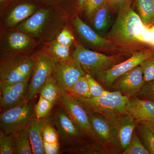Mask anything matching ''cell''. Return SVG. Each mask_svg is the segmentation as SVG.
Returning <instances> with one entry per match:
<instances>
[{
    "label": "cell",
    "mask_w": 154,
    "mask_h": 154,
    "mask_svg": "<svg viewBox=\"0 0 154 154\" xmlns=\"http://www.w3.org/2000/svg\"><path fill=\"white\" fill-rule=\"evenodd\" d=\"M143 122H145V123L148 124L149 125H150L154 129V119H151L148 121Z\"/></svg>",
    "instance_id": "cell-42"
},
{
    "label": "cell",
    "mask_w": 154,
    "mask_h": 154,
    "mask_svg": "<svg viewBox=\"0 0 154 154\" xmlns=\"http://www.w3.org/2000/svg\"><path fill=\"white\" fill-rule=\"evenodd\" d=\"M154 55V47L136 51L120 63L96 75L95 78L105 89L110 90L116 80L126 72L138 66L146 59Z\"/></svg>",
    "instance_id": "cell-8"
},
{
    "label": "cell",
    "mask_w": 154,
    "mask_h": 154,
    "mask_svg": "<svg viewBox=\"0 0 154 154\" xmlns=\"http://www.w3.org/2000/svg\"><path fill=\"white\" fill-rule=\"evenodd\" d=\"M50 120V119L48 117L38 119L35 116L26 126L33 154H45L43 146L42 130L45 125L49 122Z\"/></svg>",
    "instance_id": "cell-19"
},
{
    "label": "cell",
    "mask_w": 154,
    "mask_h": 154,
    "mask_svg": "<svg viewBox=\"0 0 154 154\" xmlns=\"http://www.w3.org/2000/svg\"><path fill=\"white\" fill-rule=\"evenodd\" d=\"M111 11L119 12L122 9L130 7L131 0H106Z\"/></svg>",
    "instance_id": "cell-38"
},
{
    "label": "cell",
    "mask_w": 154,
    "mask_h": 154,
    "mask_svg": "<svg viewBox=\"0 0 154 154\" xmlns=\"http://www.w3.org/2000/svg\"><path fill=\"white\" fill-rule=\"evenodd\" d=\"M110 11L111 9L106 0L96 10L91 19L95 30L99 32L106 30L110 22Z\"/></svg>",
    "instance_id": "cell-21"
},
{
    "label": "cell",
    "mask_w": 154,
    "mask_h": 154,
    "mask_svg": "<svg viewBox=\"0 0 154 154\" xmlns=\"http://www.w3.org/2000/svg\"><path fill=\"white\" fill-rule=\"evenodd\" d=\"M140 66L143 73L145 82L154 80V55L143 61Z\"/></svg>",
    "instance_id": "cell-32"
},
{
    "label": "cell",
    "mask_w": 154,
    "mask_h": 154,
    "mask_svg": "<svg viewBox=\"0 0 154 154\" xmlns=\"http://www.w3.org/2000/svg\"><path fill=\"white\" fill-rule=\"evenodd\" d=\"M86 78L89 84L91 97H96L106 94L109 91L105 90L101 84L91 75L87 74Z\"/></svg>",
    "instance_id": "cell-31"
},
{
    "label": "cell",
    "mask_w": 154,
    "mask_h": 154,
    "mask_svg": "<svg viewBox=\"0 0 154 154\" xmlns=\"http://www.w3.org/2000/svg\"><path fill=\"white\" fill-rule=\"evenodd\" d=\"M15 134H7L0 131V154H15Z\"/></svg>",
    "instance_id": "cell-28"
},
{
    "label": "cell",
    "mask_w": 154,
    "mask_h": 154,
    "mask_svg": "<svg viewBox=\"0 0 154 154\" xmlns=\"http://www.w3.org/2000/svg\"><path fill=\"white\" fill-rule=\"evenodd\" d=\"M59 102L61 107L83 133L92 138L97 143V138L91 125L89 114L83 105L63 89Z\"/></svg>",
    "instance_id": "cell-11"
},
{
    "label": "cell",
    "mask_w": 154,
    "mask_h": 154,
    "mask_svg": "<svg viewBox=\"0 0 154 154\" xmlns=\"http://www.w3.org/2000/svg\"><path fill=\"white\" fill-rule=\"evenodd\" d=\"M59 11L53 7H42L18 25L17 29L39 41L50 42L63 27V19Z\"/></svg>",
    "instance_id": "cell-2"
},
{
    "label": "cell",
    "mask_w": 154,
    "mask_h": 154,
    "mask_svg": "<svg viewBox=\"0 0 154 154\" xmlns=\"http://www.w3.org/2000/svg\"><path fill=\"white\" fill-rule=\"evenodd\" d=\"M47 51L57 60H65L72 57L71 47L60 44L54 38L49 42Z\"/></svg>",
    "instance_id": "cell-27"
},
{
    "label": "cell",
    "mask_w": 154,
    "mask_h": 154,
    "mask_svg": "<svg viewBox=\"0 0 154 154\" xmlns=\"http://www.w3.org/2000/svg\"><path fill=\"white\" fill-rule=\"evenodd\" d=\"M54 38L60 44L70 47L75 42L72 32L66 27L63 28Z\"/></svg>",
    "instance_id": "cell-33"
},
{
    "label": "cell",
    "mask_w": 154,
    "mask_h": 154,
    "mask_svg": "<svg viewBox=\"0 0 154 154\" xmlns=\"http://www.w3.org/2000/svg\"><path fill=\"white\" fill-rule=\"evenodd\" d=\"M125 112L137 122L154 119V102L137 97L129 98Z\"/></svg>",
    "instance_id": "cell-17"
},
{
    "label": "cell",
    "mask_w": 154,
    "mask_h": 154,
    "mask_svg": "<svg viewBox=\"0 0 154 154\" xmlns=\"http://www.w3.org/2000/svg\"><path fill=\"white\" fill-rule=\"evenodd\" d=\"M87 111L98 113L107 119L113 127L125 112L129 98L117 91H110L102 96L87 98H75Z\"/></svg>",
    "instance_id": "cell-3"
},
{
    "label": "cell",
    "mask_w": 154,
    "mask_h": 154,
    "mask_svg": "<svg viewBox=\"0 0 154 154\" xmlns=\"http://www.w3.org/2000/svg\"><path fill=\"white\" fill-rule=\"evenodd\" d=\"M106 0H87L85 5L86 15L88 19H91L94 13Z\"/></svg>",
    "instance_id": "cell-37"
},
{
    "label": "cell",
    "mask_w": 154,
    "mask_h": 154,
    "mask_svg": "<svg viewBox=\"0 0 154 154\" xmlns=\"http://www.w3.org/2000/svg\"><path fill=\"white\" fill-rule=\"evenodd\" d=\"M145 83L143 72L139 65L117 78L110 90L117 91L129 98L136 97Z\"/></svg>",
    "instance_id": "cell-13"
},
{
    "label": "cell",
    "mask_w": 154,
    "mask_h": 154,
    "mask_svg": "<svg viewBox=\"0 0 154 154\" xmlns=\"http://www.w3.org/2000/svg\"><path fill=\"white\" fill-rule=\"evenodd\" d=\"M34 63V55L2 57L0 65V84H14L30 78Z\"/></svg>",
    "instance_id": "cell-5"
},
{
    "label": "cell",
    "mask_w": 154,
    "mask_h": 154,
    "mask_svg": "<svg viewBox=\"0 0 154 154\" xmlns=\"http://www.w3.org/2000/svg\"><path fill=\"white\" fill-rule=\"evenodd\" d=\"M122 154H149L147 149L146 148L141 141L140 139L137 134L134 131L130 142L122 152Z\"/></svg>",
    "instance_id": "cell-29"
},
{
    "label": "cell",
    "mask_w": 154,
    "mask_h": 154,
    "mask_svg": "<svg viewBox=\"0 0 154 154\" xmlns=\"http://www.w3.org/2000/svg\"><path fill=\"white\" fill-rule=\"evenodd\" d=\"M54 105L47 99L41 96L37 104L34 107L35 116L38 119H43L48 117Z\"/></svg>",
    "instance_id": "cell-30"
},
{
    "label": "cell",
    "mask_w": 154,
    "mask_h": 154,
    "mask_svg": "<svg viewBox=\"0 0 154 154\" xmlns=\"http://www.w3.org/2000/svg\"><path fill=\"white\" fill-rule=\"evenodd\" d=\"M87 0H76L77 6L80 11L85 9V5Z\"/></svg>",
    "instance_id": "cell-40"
},
{
    "label": "cell",
    "mask_w": 154,
    "mask_h": 154,
    "mask_svg": "<svg viewBox=\"0 0 154 154\" xmlns=\"http://www.w3.org/2000/svg\"><path fill=\"white\" fill-rule=\"evenodd\" d=\"M86 75L80 78L73 85L64 91L75 98H91L89 84Z\"/></svg>",
    "instance_id": "cell-26"
},
{
    "label": "cell",
    "mask_w": 154,
    "mask_h": 154,
    "mask_svg": "<svg viewBox=\"0 0 154 154\" xmlns=\"http://www.w3.org/2000/svg\"><path fill=\"white\" fill-rule=\"evenodd\" d=\"M34 55L35 63L26 96L28 101H32L52 75L57 60L47 51H39Z\"/></svg>",
    "instance_id": "cell-7"
},
{
    "label": "cell",
    "mask_w": 154,
    "mask_h": 154,
    "mask_svg": "<svg viewBox=\"0 0 154 154\" xmlns=\"http://www.w3.org/2000/svg\"><path fill=\"white\" fill-rule=\"evenodd\" d=\"M88 112L98 144L106 153L121 152L119 147L115 130L111 123L101 114Z\"/></svg>",
    "instance_id": "cell-10"
},
{
    "label": "cell",
    "mask_w": 154,
    "mask_h": 154,
    "mask_svg": "<svg viewBox=\"0 0 154 154\" xmlns=\"http://www.w3.org/2000/svg\"><path fill=\"white\" fill-rule=\"evenodd\" d=\"M62 91V89L52 75L42 88L38 94L54 105L59 102Z\"/></svg>",
    "instance_id": "cell-22"
},
{
    "label": "cell",
    "mask_w": 154,
    "mask_h": 154,
    "mask_svg": "<svg viewBox=\"0 0 154 154\" xmlns=\"http://www.w3.org/2000/svg\"><path fill=\"white\" fill-rule=\"evenodd\" d=\"M137 122L131 116L125 113L114 127L120 152L122 153L130 142Z\"/></svg>",
    "instance_id": "cell-18"
},
{
    "label": "cell",
    "mask_w": 154,
    "mask_h": 154,
    "mask_svg": "<svg viewBox=\"0 0 154 154\" xmlns=\"http://www.w3.org/2000/svg\"><path fill=\"white\" fill-rule=\"evenodd\" d=\"M2 57L27 54L36 46L35 39L20 30L9 31L2 36Z\"/></svg>",
    "instance_id": "cell-12"
},
{
    "label": "cell",
    "mask_w": 154,
    "mask_h": 154,
    "mask_svg": "<svg viewBox=\"0 0 154 154\" xmlns=\"http://www.w3.org/2000/svg\"><path fill=\"white\" fill-rule=\"evenodd\" d=\"M35 116L33 103L26 99L2 110L0 115L1 129L6 134H16L19 130L26 127Z\"/></svg>",
    "instance_id": "cell-6"
},
{
    "label": "cell",
    "mask_w": 154,
    "mask_h": 154,
    "mask_svg": "<svg viewBox=\"0 0 154 154\" xmlns=\"http://www.w3.org/2000/svg\"><path fill=\"white\" fill-rule=\"evenodd\" d=\"M105 38L126 53L132 54L148 45L154 47L153 25H144L131 6L119 11L116 20Z\"/></svg>",
    "instance_id": "cell-1"
},
{
    "label": "cell",
    "mask_w": 154,
    "mask_h": 154,
    "mask_svg": "<svg viewBox=\"0 0 154 154\" xmlns=\"http://www.w3.org/2000/svg\"><path fill=\"white\" fill-rule=\"evenodd\" d=\"M138 15L146 26L154 25V0H136Z\"/></svg>",
    "instance_id": "cell-23"
},
{
    "label": "cell",
    "mask_w": 154,
    "mask_h": 154,
    "mask_svg": "<svg viewBox=\"0 0 154 154\" xmlns=\"http://www.w3.org/2000/svg\"><path fill=\"white\" fill-rule=\"evenodd\" d=\"M30 78L14 84H0L1 109L5 110L26 100Z\"/></svg>",
    "instance_id": "cell-16"
},
{
    "label": "cell",
    "mask_w": 154,
    "mask_h": 154,
    "mask_svg": "<svg viewBox=\"0 0 154 154\" xmlns=\"http://www.w3.org/2000/svg\"><path fill=\"white\" fill-rule=\"evenodd\" d=\"M58 134L56 130L50 124V122L45 125L42 130L43 141L48 143H58Z\"/></svg>",
    "instance_id": "cell-34"
},
{
    "label": "cell",
    "mask_w": 154,
    "mask_h": 154,
    "mask_svg": "<svg viewBox=\"0 0 154 154\" xmlns=\"http://www.w3.org/2000/svg\"><path fill=\"white\" fill-rule=\"evenodd\" d=\"M87 73L72 57L65 60H56L52 75L60 88L65 90Z\"/></svg>",
    "instance_id": "cell-14"
},
{
    "label": "cell",
    "mask_w": 154,
    "mask_h": 154,
    "mask_svg": "<svg viewBox=\"0 0 154 154\" xmlns=\"http://www.w3.org/2000/svg\"><path fill=\"white\" fill-rule=\"evenodd\" d=\"M132 55L131 54L120 53L107 55L87 49L84 45L75 42L72 57L81 65L87 74L94 77L120 63Z\"/></svg>",
    "instance_id": "cell-4"
},
{
    "label": "cell",
    "mask_w": 154,
    "mask_h": 154,
    "mask_svg": "<svg viewBox=\"0 0 154 154\" xmlns=\"http://www.w3.org/2000/svg\"><path fill=\"white\" fill-rule=\"evenodd\" d=\"M72 23L83 44L108 54L124 53L107 38L99 35L77 15L73 18Z\"/></svg>",
    "instance_id": "cell-9"
},
{
    "label": "cell",
    "mask_w": 154,
    "mask_h": 154,
    "mask_svg": "<svg viewBox=\"0 0 154 154\" xmlns=\"http://www.w3.org/2000/svg\"><path fill=\"white\" fill-rule=\"evenodd\" d=\"M43 146L45 154H57L60 152V145L58 143H48L43 141Z\"/></svg>",
    "instance_id": "cell-39"
},
{
    "label": "cell",
    "mask_w": 154,
    "mask_h": 154,
    "mask_svg": "<svg viewBox=\"0 0 154 154\" xmlns=\"http://www.w3.org/2000/svg\"><path fill=\"white\" fill-rule=\"evenodd\" d=\"M55 125L58 134L64 139L79 137L84 134L61 106L57 109Z\"/></svg>",
    "instance_id": "cell-20"
},
{
    "label": "cell",
    "mask_w": 154,
    "mask_h": 154,
    "mask_svg": "<svg viewBox=\"0 0 154 154\" xmlns=\"http://www.w3.org/2000/svg\"><path fill=\"white\" fill-rule=\"evenodd\" d=\"M136 128L144 145L150 154H154V128L143 122L137 123Z\"/></svg>",
    "instance_id": "cell-25"
},
{
    "label": "cell",
    "mask_w": 154,
    "mask_h": 154,
    "mask_svg": "<svg viewBox=\"0 0 154 154\" xmlns=\"http://www.w3.org/2000/svg\"><path fill=\"white\" fill-rule=\"evenodd\" d=\"M14 0H0L1 7L8 5L9 4L13 2Z\"/></svg>",
    "instance_id": "cell-41"
},
{
    "label": "cell",
    "mask_w": 154,
    "mask_h": 154,
    "mask_svg": "<svg viewBox=\"0 0 154 154\" xmlns=\"http://www.w3.org/2000/svg\"><path fill=\"white\" fill-rule=\"evenodd\" d=\"M136 97L154 102V80L145 83L143 88Z\"/></svg>",
    "instance_id": "cell-36"
},
{
    "label": "cell",
    "mask_w": 154,
    "mask_h": 154,
    "mask_svg": "<svg viewBox=\"0 0 154 154\" xmlns=\"http://www.w3.org/2000/svg\"><path fill=\"white\" fill-rule=\"evenodd\" d=\"M42 7H51L59 11L67 9L71 5L73 0H35Z\"/></svg>",
    "instance_id": "cell-35"
},
{
    "label": "cell",
    "mask_w": 154,
    "mask_h": 154,
    "mask_svg": "<svg viewBox=\"0 0 154 154\" xmlns=\"http://www.w3.org/2000/svg\"><path fill=\"white\" fill-rule=\"evenodd\" d=\"M15 154H33L26 127L15 134Z\"/></svg>",
    "instance_id": "cell-24"
},
{
    "label": "cell",
    "mask_w": 154,
    "mask_h": 154,
    "mask_svg": "<svg viewBox=\"0 0 154 154\" xmlns=\"http://www.w3.org/2000/svg\"><path fill=\"white\" fill-rule=\"evenodd\" d=\"M8 5L11 8L5 22L8 28L18 26L42 7L35 0H14Z\"/></svg>",
    "instance_id": "cell-15"
}]
</instances>
